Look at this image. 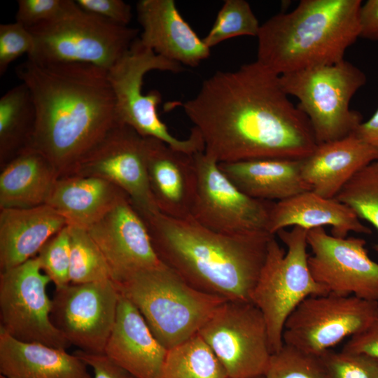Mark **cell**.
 Returning a JSON list of instances; mask_svg holds the SVG:
<instances>
[{"mask_svg":"<svg viewBox=\"0 0 378 378\" xmlns=\"http://www.w3.org/2000/svg\"><path fill=\"white\" fill-rule=\"evenodd\" d=\"M218 163L301 160L317 146L307 115L288 99L279 76L255 61L218 71L179 104Z\"/></svg>","mask_w":378,"mask_h":378,"instance_id":"obj_1","label":"cell"},{"mask_svg":"<svg viewBox=\"0 0 378 378\" xmlns=\"http://www.w3.org/2000/svg\"><path fill=\"white\" fill-rule=\"evenodd\" d=\"M16 75L35 108L29 147L69 174L118 122L107 71L83 63H38L27 59Z\"/></svg>","mask_w":378,"mask_h":378,"instance_id":"obj_2","label":"cell"},{"mask_svg":"<svg viewBox=\"0 0 378 378\" xmlns=\"http://www.w3.org/2000/svg\"><path fill=\"white\" fill-rule=\"evenodd\" d=\"M144 220L160 260L190 286L227 300L251 302L274 235L224 234L192 218L160 212Z\"/></svg>","mask_w":378,"mask_h":378,"instance_id":"obj_3","label":"cell"},{"mask_svg":"<svg viewBox=\"0 0 378 378\" xmlns=\"http://www.w3.org/2000/svg\"><path fill=\"white\" fill-rule=\"evenodd\" d=\"M360 0H302L260 25L256 61L284 74L339 62L360 34Z\"/></svg>","mask_w":378,"mask_h":378,"instance_id":"obj_4","label":"cell"},{"mask_svg":"<svg viewBox=\"0 0 378 378\" xmlns=\"http://www.w3.org/2000/svg\"><path fill=\"white\" fill-rule=\"evenodd\" d=\"M116 286L167 350L197 335L227 300L197 290L164 263Z\"/></svg>","mask_w":378,"mask_h":378,"instance_id":"obj_5","label":"cell"},{"mask_svg":"<svg viewBox=\"0 0 378 378\" xmlns=\"http://www.w3.org/2000/svg\"><path fill=\"white\" fill-rule=\"evenodd\" d=\"M308 230L292 227L269 242L266 260L251 295V302L262 312L267 329L272 354L283 346L285 323L306 298L328 293L313 277L308 264Z\"/></svg>","mask_w":378,"mask_h":378,"instance_id":"obj_6","label":"cell"},{"mask_svg":"<svg viewBox=\"0 0 378 378\" xmlns=\"http://www.w3.org/2000/svg\"><path fill=\"white\" fill-rule=\"evenodd\" d=\"M285 92L299 100L321 144L344 138L362 122L350 108L355 93L366 83L364 72L352 63L339 62L304 69L279 76Z\"/></svg>","mask_w":378,"mask_h":378,"instance_id":"obj_7","label":"cell"},{"mask_svg":"<svg viewBox=\"0 0 378 378\" xmlns=\"http://www.w3.org/2000/svg\"><path fill=\"white\" fill-rule=\"evenodd\" d=\"M181 64L156 54L137 37L127 51L107 71L119 121L144 137L160 140L171 147L195 154L204 150V144L198 130L193 127L187 139L173 136L160 120L157 108L162 101L160 92L142 91L146 74L153 70L178 73Z\"/></svg>","mask_w":378,"mask_h":378,"instance_id":"obj_8","label":"cell"},{"mask_svg":"<svg viewBox=\"0 0 378 378\" xmlns=\"http://www.w3.org/2000/svg\"><path fill=\"white\" fill-rule=\"evenodd\" d=\"M34 48L27 59L38 63H83L111 69L139 37V30L79 8L57 20L29 29Z\"/></svg>","mask_w":378,"mask_h":378,"instance_id":"obj_9","label":"cell"},{"mask_svg":"<svg viewBox=\"0 0 378 378\" xmlns=\"http://www.w3.org/2000/svg\"><path fill=\"white\" fill-rule=\"evenodd\" d=\"M228 378L265 374L272 354L264 316L249 301H225L197 333Z\"/></svg>","mask_w":378,"mask_h":378,"instance_id":"obj_10","label":"cell"},{"mask_svg":"<svg viewBox=\"0 0 378 378\" xmlns=\"http://www.w3.org/2000/svg\"><path fill=\"white\" fill-rule=\"evenodd\" d=\"M193 156L197 191L192 218L224 234H269L270 214L274 202L257 200L243 192L220 170L218 161L204 150Z\"/></svg>","mask_w":378,"mask_h":378,"instance_id":"obj_11","label":"cell"},{"mask_svg":"<svg viewBox=\"0 0 378 378\" xmlns=\"http://www.w3.org/2000/svg\"><path fill=\"white\" fill-rule=\"evenodd\" d=\"M378 317V302L326 293L304 300L287 318L284 344L321 356Z\"/></svg>","mask_w":378,"mask_h":378,"instance_id":"obj_12","label":"cell"},{"mask_svg":"<svg viewBox=\"0 0 378 378\" xmlns=\"http://www.w3.org/2000/svg\"><path fill=\"white\" fill-rule=\"evenodd\" d=\"M49 277L36 257L0 274V329L12 337L66 349L70 343L55 328L47 294Z\"/></svg>","mask_w":378,"mask_h":378,"instance_id":"obj_13","label":"cell"},{"mask_svg":"<svg viewBox=\"0 0 378 378\" xmlns=\"http://www.w3.org/2000/svg\"><path fill=\"white\" fill-rule=\"evenodd\" d=\"M120 293L111 279L56 288L50 317L55 328L79 350L104 354L114 326Z\"/></svg>","mask_w":378,"mask_h":378,"instance_id":"obj_14","label":"cell"},{"mask_svg":"<svg viewBox=\"0 0 378 378\" xmlns=\"http://www.w3.org/2000/svg\"><path fill=\"white\" fill-rule=\"evenodd\" d=\"M66 175L93 176L108 181L129 197L144 219L160 212L148 182L146 137L122 122Z\"/></svg>","mask_w":378,"mask_h":378,"instance_id":"obj_15","label":"cell"},{"mask_svg":"<svg viewBox=\"0 0 378 378\" xmlns=\"http://www.w3.org/2000/svg\"><path fill=\"white\" fill-rule=\"evenodd\" d=\"M307 241L311 273L328 293L378 302V262L370 258L364 239L339 238L317 227L308 230Z\"/></svg>","mask_w":378,"mask_h":378,"instance_id":"obj_16","label":"cell"},{"mask_svg":"<svg viewBox=\"0 0 378 378\" xmlns=\"http://www.w3.org/2000/svg\"><path fill=\"white\" fill-rule=\"evenodd\" d=\"M87 230L116 284L163 264L154 249L145 220L126 194Z\"/></svg>","mask_w":378,"mask_h":378,"instance_id":"obj_17","label":"cell"},{"mask_svg":"<svg viewBox=\"0 0 378 378\" xmlns=\"http://www.w3.org/2000/svg\"><path fill=\"white\" fill-rule=\"evenodd\" d=\"M147 173L159 211L176 219H191L197 191L194 154L146 137Z\"/></svg>","mask_w":378,"mask_h":378,"instance_id":"obj_18","label":"cell"},{"mask_svg":"<svg viewBox=\"0 0 378 378\" xmlns=\"http://www.w3.org/2000/svg\"><path fill=\"white\" fill-rule=\"evenodd\" d=\"M141 41L156 54L182 66L195 67L211 49L180 14L174 0H141L136 4Z\"/></svg>","mask_w":378,"mask_h":378,"instance_id":"obj_19","label":"cell"},{"mask_svg":"<svg viewBox=\"0 0 378 378\" xmlns=\"http://www.w3.org/2000/svg\"><path fill=\"white\" fill-rule=\"evenodd\" d=\"M167 352L137 308L120 294L104 354L136 378H157Z\"/></svg>","mask_w":378,"mask_h":378,"instance_id":"obj_20","label":"cell"},{"mask_svg":"<svg viewBox=\"0 0 378 378\" xmlns=\"http://www.w3.org/2000/svg\"><path fill=\"white\" fill-rule=\"evenodd\" d=\"M377 160L378 150L352 133L318 144L311 155L302 160L301 172L312 191L332 199L355 174Z\"/></svg>","mask_w":378,"mask_h":378,"instance_id":"obj_21","label":"cell"},{"mask_svg":"<svg viewBox=\"0 0 378 378\" xmlns=\"http://www.w3.org/2000/svg\"><path fill=\"white\" fill-rule=\"evenodd\" d=\"M331 227V234L345 238L351 232L370 234L355 212L335 198L323 197L312 190L306 191L272 204L267 231L272 235L288 227L307 230Z\"/></svg>","mask_w":378,"mask_h":378,"instance_id":"obj_22","label":"cell"},{"mask_svg":"<svg viewBox=\"0 0 378 378\" xmlns=\"http://www.w3.org/2000/svg\"><path fill=\"white\" fill-rule=\"evenodd\" d=\"M66 225L65 219L48 204L1 209V272L36 257L42 246Z\"/></svg>","mask_w":378,"mask_h":378,"instance_id":"obj_23","label":"cell"},{"mask_svg":"<svg viewBox=\"0 0 378 378\" xmlns=\"http://www.w3.org/2000/svg\"><path fill=\"white\" fill-rule=\"evenodd\" d=\"M74 353L18 340L0 329V373L4 378H92Z\"/></svg>","mask_w":378,"mask_h":378,"instance_id":"obj_24","label":"cell"},{"mask_svg":"<svg viewBox=\"0 0 378 378\" xmlns=\"http://www.w3.org/2000/svg\"><path fill=\"white\" fill-rule=\"evenodd\" d=\"M302 160L260 158L218 164L225 176L247 195L279 202L312 190L302 176Z\"/></svg>","mask_w":378,"mask_h":378,"instance_id":"obj_25","label":"cell"},{"mask_svg":"<svg viewBox=\"0 0 378 378\" xmlns=\"http://www.w3.org/2000/svg\"><path fill=\"white\" fill-rule=\"evenodd\" d=\"M124 194L99 177L66 175L57 180L46 204L61 215L67 225L88 230Z\"/></svg>","mask_w":378,"mask_h":378,"instance_id":"obj_26","label":"cell"},{"mask_svg":"<svg viewBox=\"0 0 378 378\" xmlns=\"http://www.w3.org/2000/svg\"><path fill=\"white\" fill-rule=\"evenodd\" d=\"M59 175L31 147L7 162L0 174V209H27L46 204Z\"/></svg>","mask_w":378,"mask_h":378,"instance_id":"obj_27","label":"cell"},{"mask_svg":"<svg viewBox=\"0 0 378 378\" xmlns=\"http://www.w3.org/2000/svg\"><path fill=\"white\" fill-rule=\"evenodd\" d=\"M35 124V108L27 87L22 83L0 99V156L8 162L29 147Z\"/></svg>","mask_w":378,"mask_h":378,"instance_id":"obj_28","label":"cell"},{"mask_svg":"<svg viewBox=\"0 0 378 378\" xmlns=\"http://www.w3.org/2000/svg\"><path fill=\"white\" fill-rule=\"evenodd\" d=\"M157 378H228L214 352L198 335L167 350Z\"/></svg>","mask_w":378,"mask_h":378,"instance_id":"obj_29","label":"cell"},{"mask_svg":"<svg viewBox=\"0 0 378 378\" xmlns=\"http://www.w3.org/2000/svg\"><path fill=\"white\" fill-rule=\"evenodd\" d=\"M69 228L70 283L78 284L111 280L106 262L88 230L74 226Z\"/></svg>","mask_w":378,"mask_h":378,"instance_id":"obj_30","label":"cell"},{"mask_svg":"<svg viewBox=\"0 0 378 378\" xmlns=\"http://www.w3.org/2000/svg\"><path fill=\"white\" fill-rule=\"evenodd\" d=\"M335 198L349 206L360 219L368 221L378 232V160L355 174ZM373 248L378 253V241Z\"/></svg>","mask_w":378,"mask_h":378,"instance_id":"obj_31","label":"cell"},{"mask_svg":"<svg viewBox=\"0 0 378 378\" xmlns=\"http://www.w3.org/2000/svg\"><path fill=\"white\" fill-rule=\"evenodd\" d=\"M260 25L246 1L225 0L211 28L202 39L211 49L231 38L240 36L257 37Z\"/></svg>","mask_w":378,"mask_h":378,"instance_id":"obj_32","label":"cell"},{"mask_svg":"<svg viewBox=\"0 0 378 378\" xmlns=\"http://www.w3.org/2000/svg\"><path fill=\"white\" fill-rule=\"evenodd\" d=\"M265 378H328L320 356L284 344L272 353Z\"/></svg>","mask_w":378,"mask_h":378,"instance_id":"obj_33","label":"cell"},{"mask_svg":"<svg viewBox=\"0 0 378 378\" xmlns=\"http://www.w3.org/2000/svg\"><path fill=\"white\" fill-rule=\"evenodd\" d=\"M36 258L41 270L49 277L55 288L70 283V238L66 225L52 237L40 249Z\"/></svg>","mask_w":378,"mask_h":378,"instance_id":"obj_34","label":"cell"},{"mask_svg":"<svg viewBox=\"0 0 378 378\" xmlns=\"http://www.w3.org/2000/svg\"><path fill=\"white\" fill-rule=\"evenodd\" d=\"M320 357L328 378H378V359L371 356L330 349Z\"/></svg>","mask_w":378,"mask_h":378,"instance_id":"obj_35","label":"cell"},{"mask_svg":"<svg viewBox=\"0 0 378 378\" xmlns=\"http://www.w3.org/2000/svg\"><path fill=\"white\" fill-rule=\"evenodd\" d=\"M79 8L72 0H18L15 21L29 29L60 19Z\"/></svg>","mask_w":378,"mask_h":378,"instance_id":"obj_36","label":"cell"},{"mask_svg":"<svg viewBox=\"0 0 378 378\" xmlns=\"http://www.w3.org/2000/svg\"><path fill=\"white\" fill-rule=\"evenodd\" d=\"M34 48V38L30 30L15 22L0 24V76L9 65L24 54L29 56Z\"/></svg>","mask_w":378,"mask_h":378,"instance_id":"obj_37","label":"cell"},{"mask_svg":"<svg viewBox=\"0 0 378 378\" xmlns=\"http://www.w3.org/2000/svg\"><path fill=\"white\" fill-rule=\"evenodd\" d=\"M79 7L113 22L128 26L132 20V8L122 0H77Z\"/></svg>","mask_w":378,"mask_h":378,"instance_id":"obj_38","label":"cell"},{"mask_svg":"<svg viewBox=\"0 0 378 378\" xmlns=\"http://www.w3.org/2000/svg\"><path fill=\"white\" fill-rule=\"evenodd\" d=\"M74 354L92 369L94 378H136L105 354L90 353L79 349Z\"/></svg>","mask_w":378,"mask_h":378,"instance_id":"obj_39","label":"cell"},{"mask_svg":"<svg viewBox=\"0 0 378 378\" xmlns=\"http://www.w3.org/2000/svg\"><path fill=\"white\" fill-rule=\"evenodd\" d=\"M342 351L378 359V317L363 332L351 337Z\"/></svg>","mask_w":378,"mask_h":378,"instance_id":"obj_40","label":"cell"},{"mask_svg":"<svg viewBox=\"0 0 378 378\" xmlns=\"http://www.w3.org/2000/svg\"><path fill=\"white\" fill-rule=\"evenodd\" d=\"M360 37L378 41V0H368L360 11Z\"/></svg>","mask_w":378,"mask_h":378,"instance_id":"obj_41","label":"cell"},{"mask_svg":"<svg viewBox=\"0 0 378 378\" xmlns=\"http://www.w3.org/2000/svg\"><path fill=\"white\" fill-rule=\"evenodd\" d=\"M358 139L378 150V108L366 122H362L353 132Z\"/></svg>","mask_w":378,"mask_h":378,"instance_id":"obj_42","label":"cell"},{"mask_svg":"<svg viewBox=\"0 0 378 378\" xmlns=\"http://www.w3.org/2000/svg\"><path fill=\"white\" fill-rule=\"evenodd\" d=\"M255 378H265V376L262 375V376H260V377H255Z\"/></svg>","mask_w":378,"mask_h":378,"instance_id":"obj_43","label":"cell"},{"mask_svg":"<svg viewBox=\"0 0 378 378\" xmlns=\"http://www.w3.org/2000/svg\"><path fill=\"white\" fill-rule=\"evenodd\" d=\"M1 378H4V377H2L1 376Z\"/></svg>","mask_w":378,"mask_h":378,"instance_id":"obj_44","label":"cell"}]
</instances>
